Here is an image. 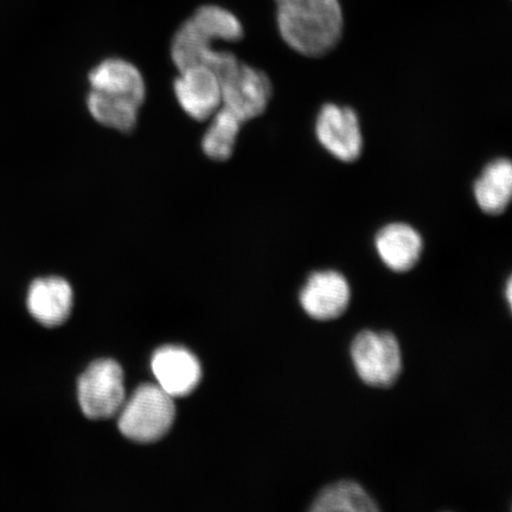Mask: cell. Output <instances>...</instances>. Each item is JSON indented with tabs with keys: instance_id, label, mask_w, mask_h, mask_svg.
I'll use <instances>...</instances> for the list:
<instances>
[{
	"instance_id": "30bf717a",
	"label": "cell",
	"mask_w": 512,
	"mask_h": 512,
	"mask_svg": "<svg viewBox=\"0 0 512 512\" xmlns=\"http://www.w3.org/2000/svg\"><path fill=\"white\" fill-rule=\"evenodd\" d=\"M92 91L130 99L143 106L146 96L144 76L133 63L118 57L107 59L88 74Z\"/></svg>"
},
{
	"instance_id": "277c9868",
	"label": "cell",
	"mask_w": 512,
	"mask_h": 512,
	"mask_svg": "<svg viewBox=\"0 0 512 512\" xmlns=\"http://www.w3.org/2000/svg\"><path fill=\"white\" fill-rule=\"evenodd\" d=\"M79 401L89 419H108L125 401L123 369L112 360L94 362L79 381Z\"/></svg>"
},
{
	"instance_id": "ba28073f",
	"label": "cell",
	"mask_w": 512,
	"mask_h": 512,
	"mask_svg": "<svg viewBox=\"0 0 512 512\" xmlns=\"http://www.w3.org/2000/svg\"><path fill=\"white\" fill-rule=\"evenodd\" d=\"M351 291L344 275L336 271L312 273L299 294L304 311L316 320L341 317L350 304Z\"/></svg>"
},
{
	"instance_id": "5b68a950",
	"label": "cell",
	"mask_w": 512,
	"mask_h": 512,
	"mask_svg": "<svg viewBox=\"0 0 512 512\" xmlns=\"http://www.w3.org/2000/svg\"><path fill=\"white\" fill-rule=\"evenodd\" d=\"M221 88L222 107L242 123L264 114L273 93L272 82L264 72L241 62L224 76Z\"/></svg>"
},
{
	"instance_id": "ac0fdd59",
	"label": "cell",
	"mask_w": 512,
	"mask_h": 512,
	"mask_svg": "<svg viewBox=\"0 0 512 512\" xmlns=\"http://www.w3.org/2000/svg\"><path fill=\"white\" fill-rule=\"evenodd\" d=\"M192 18L216 41L238 42L243 37V27L239 18L220 6H202Z\"/></svg>"
},
{
	"instance_id": "7a4b0ae2",
	"label": "cell",
	"mask_w": 512,
	"mask_h": 512,
	"mask_svg": "<svg viewBox=\"0 0 512 512\" xmlns=\"http://www.w3.org/2000/svg\"><path fill=\"white\" fill-rule=\"evenodd\" d=\"M175 415L171 396L160 387L145 384L126 403L120 415L119 430L137 443H153L170 431Z\"/></svg>"
},
{
	"instance_id": "3957f363",
	"label": "cell",
	"mask_w": 512,
	"mask_h": 512,
	"mask_svg": "<svg viewBox=\"0 0 512 512\" xmlns=\"http://www.w3.org/2000/svg\"><path fill=\"white\" fill-rule=\"evenodd\" d=\"M351 358L360 379L371 387L393 386L401 374L400 344L390 332H360L352 341Z\"/></svg>"
},
{
	"instance_id": "d6986e66",
	"label": "cell",
	"mask_w": 512,
	"mask_h": 512,
	"mask_svg": "<svg viewBox=\"0 0 512 512\" xmlns=\"http://www.w3.org/2000/svg\"><path fill=\"white\" fill-rule=\"evenodd\" d=\"M511 287H512V284H511V280L509 279L508 284H507V298H508L509 305H511Z\"/></svg>"
},
{
	"instance_id": "52a82bcc",
	"label": "cell",
	"mask_w": 512,
	"mask_h": 512,
	"mask_svg": "<svg viewBox=\"0 0 512 512\" xmlns=\"http://www.w3.org/2000/svg\"><path fill=\"white\" fill-rule=\"evenodd\" d=\"M174 92L182 110L196 121L209 120L222 106L221 81L204 66L179 72Z\"/></svg>"
},
{
	"instance_id": "6da1fadb",
	"label": "cell",
	"mask_w": 512,
	"mask_h": 512,
	"mask_svg": "<svg viewBox=\"0 0 512 512\" xmlns=\"http://www.w3.org/2000/svg\"><path fill=\"white\" fill-rule=\"evenodd\" d=\"M278 27L287 46L307 57H323L343 35L338 0H275Z\"/></svg>"
},
{
	"instance_id": "5bb4252c",
	"label": "cell",
	"mask_w": 512,
	"mask_h": 512,
	"mask_svg": "<svg viewBox=\"0 0 512 512\" xmlns=\"http://www.w3.org/2000/svg\"><path fill=\"white\" fill-rule=\"evenodd\" d=\"M213 36L204 31L191 17L185 21L172 38L171 59L178 72L192 67H206L214 55Z\"/></svg>"
},
{
	"instance_id": "4fadbf2b",
	"label": "cell",
	"mask_w": 512,
	"mask_h": 512,
	"mask_svg": "<svg viewBox=\"0 0 512 512\" xmlns=\"http://www.w3.org/2000/svg\"><path fill=\"white\" fill-rule=\"evenodd\" d=\"M475 197L485 214L501 215L512 197V165L509 159H496L486 165L475 184Z\"/></svg>"
},
{
	"instance_id": "7c38bea8",
	"label": "cell",
	"mask_w": 512,
	"mask_h": 512,
	"mask_svg": "<svg viewBox=\"0 0 512 512\" xmlns=\"http://www.w3.org/2000/svg\"><path fill=\"white\" fill-rule=\"evenodd\" d=\"M72 306V287L64 279H37L29 288L28 309L43 325L56 326L66 322Z\"/></svg>"
},
{
	"instance_id": "9c48e42d",
	"label": "cell",
	"mask_w": 512,
	"mask_h": 512,
	"mask_svg": "<svg viewBox=\"0 0 512 512\" xmlns=\"http://www.w3.org/2000/svg\"><path fill=\"white\" fill-rule=\"evenodd\" d=\"M152 371L159 387L171 398L194 392L202 377L197 358L190 351L176 347L159 349L152 358Z\"/></svg>"
},
{
	"instance_id": "8992f818",
	"label": "cell",
	"mask_w": 512,
	"mask_h": 512,
	"mask_svg": "<svg viewBox=\"0 0 512 512\" xmlns=\"http://www.w3.org/2000/svg\"><path fill=\"white\" fill-rule=\"evenodd\" d=\"M316 134L320 145L341 162L354 163L362 155L360 120L350 107L323 106L317 117Z\"/></svg>"
},
{
	"instance_id": "2e32d148",
	"label": "cell",
	"mask_w": 512,
	"mask_h": 512,
	"mask_svg": "<svg viewBox=\"0 0 512 512\" xmlns=\"http://www.w3.org/2000/svg\"><path fill=\"white\" fill-rule=\"evenodd\" d=\"M209 120L210 124L202 138V151L215 162H226L233 156L243 123L222 106Z\"/></svg>"
},
{
	"instance_id": "8fae6325",
	"label": "cell",
	"mask_w": 512,
	"mask_h": 512,
	"mask_svg": "<svg viewBox=\"0 0 512 512\" xmlns=\"http://www.w3.org/2000/svg\"><path fill=\"white\" fill-rule=\"evenodd\" d=\"M375 246L384 265L394 272L405 273L418 264L422 239L408 224L392 223L376 235Z\"/></svg>"
},
{
	"instance_id": "9a60e30c",
	"label": "cell",
	"mask_w": 512,
	"mask_h": 512,
	"mask_svg": "<svg viewBox=\"0 0 512 512\" xmlns=\"http://www.w3.org/2000/svg\"><path fill=\"white\" fill-rule=\"evenodd\" d=\"M140 107L130 99L92 89L87 96L88 112L96 123L119 132H131L137 126Z\"/></svg>"
},
{
	"instance_id": "e0dca14e",
	"label": "cell",
	"mask_w": 512,
	"mask_h": 512,
	"mask_svg": "<svg viewBox=\"0 0 512 512\" xmlns=\"http://www.w3.org/2000/svg\"><path fill=\"white\" fill-rule=\"evenodd\" d=\"M311 511L374 512L379 510L374 499L360 484L342 480L326 486L313 502Z\"/></svg>"
}]
</instances>
